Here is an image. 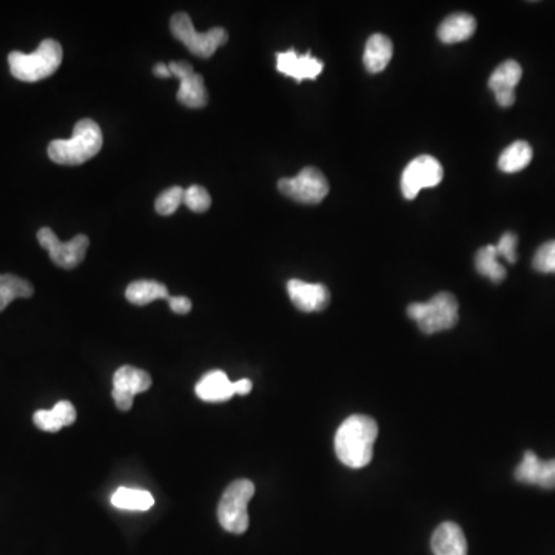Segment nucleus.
I'll use <instances>...</instances> for the list:
<instances>
[{"mask_svg": "<svg viewBox=\"0 0 555 555\" xmlns=\"http://www.w3.org/2000/svg\"><path fill=\"white\" fill-rule=\"evenodd\" d=\"M378 437V424L367 415L347 418L335 435V452L347 468L361 469L374 458V444Z\"/></svg>", "mask_w": 555, "mask_h": 555, "instance_id": "1", "label": "nucleus"}, {"mask_svg": "<svg viewBox=\"0 0 555 555\" xmlns=\"http://www.w3.org/2000/svg\"><path fill=\"white\" fill-rule=\"evenodd\" d=\"M104 144L101 127L91 119H81L74 125L70 139H54L48 145L51 161L61 165H81L95 158Z\"/></svg>", "mask_w": 555, "mask_h": 555, "instance_id": "2", "label": "nucleus"}, {"mask_svg": "<svg viewBox=\"0 0 555 555\" xmlns=\"http://www.w3.org/2000/svg\"><path fill=\"white\" fill-rule=\"evenodd\" d=\"M64 51L61 44L54 39H45L42 44L27 54L22 51H11L8 54V64L10 71L17 81L39 82L56 73L62 64Z\"/></svg>", "mask_w": 555, "mask_h": 555, "instance_id": "3", "label": "nucleus"}, {"mask_svg": "<svg viewBox=\"0 0 555 555\" xmlns=\"http://www.w3.org/2000/svg\"><path fill=\"white\" fill-rule=\"evenodd\" d=\"M407 315L420 327L421 332H443L458 323V301L452 293L441 292L428 303H414L407 307Z\"/></svg>", "mask_w": 555, "mask_h": 555, "instance_id": "4", "label": "nucleus"}, {"mask_svg": "<svg viewBox=\"0 0 555 555\" xmlns=\"http://www.w3.org/2000/svg\"><path fill=\"white\" fill-rule=\"evenodd\" d=\"M255 495V485L250 480H236L227 486L218 505V522L232 534H244L249 529L250 500Z\"/></svg>", "mask_w": 555, "mask_h": 555, "instance_id": "5", "label": "nucleus"}, {"mask_svg": "<svg viewBox=\"0 0 555 555\" xmlns=\"http://www.w3.org/2000/svg\"><path fill=\"white\" fill-rule=\"evenodd\" d=\"M170 30L175 39L189 48L190 53L202 59L212 58L213 53L229 41V34L224 28H212L207 33H198L187 13H176L170 19Z\"/></svg>", "mask_w": 555, "mask_h": 555, "instance_id": "6", "label": "nucleus"}, {"mask_svg": "<svg viewBox=\"0 0 555 555\" xmlns=\"http://www.w3.org/2000/svg\"><path fill=\"white\" fill-rule=\"evenodd\" d=\"M278 190L287 198L301 204H320L329 193L326 176L315 169L306 167L295 178H283L278 182Z\"/></svg>", "mask_w": 555, "mask_h": 555, "instance_id": "7", "label": "nucleus"}, {"mask_svg": "<svg viewBox=\"0 0 555 555\" xmlns=\"http://www.w3.org/2000/svg\"><path fill=\"white\" fill-rule=\"evenodd\" d=\"M37 241L47 250L56 266L67 270L76 269L84 261L90 246V239L85 235L74 236L68 243H62L50 227L37 232Z\"/></svg>", "mask_w": 555, "mask_h": 555, "instance_id": "8", "label": "nucleus"}, {"mask_svg": "<svg viewBox=\"0 0 555 555\" xmlns=\"http://www.w3.org/2000/svg\"><path fill=\"white\" fill-rule=\"evenodd\" d=\"M443 179V167L429 155L418 156L404 169L401 176V192L406 199L417 198L423 189L435 187Z\"/></svg>", "mask_w": 555, "mask_h": 555, "instance_id": "9", "label": "nucleus"}, {"mask_svg": "<svg viewBox=\"0 0 555 555\" xmlns=\"http://www.w3.org/2000/svg\"><path fill=\"white\" fill-rule=\"evenodd\" d=\"M152 387V377L145 370L135 366L119 367L113 377V400L121 411L132 409L136 395L147 392Z\"/></svg>", "mask_w": 555, "mask_h": 555, "instance_id": "10", "label": "nucleus"}, {"mask_svg": "<svg viewBox=\"0 0 555 555\" xmlns=\"http://www.w3.org/2000/svg\"><path fill=\"white\" fill-rule=\"evenodd\" d=\"M170 73L179 79L178 102L184 107L202 108L209 104V93L201 74L193 70L192 64L175 61L169 64Z\"/></svg>", "mask_w": 555, "mask_h": 555, "instance_id": "11", "label": "nucleus"}, {"mask_svg": "<svg viewBox=\"0 0 555 555\" xmlns=\"http://www.w3.org/2000/svg\"><path fill=\"white\" fill-rule=\"evenodd\" d=\"M515 480L523 485L539 486L543 489L555 488V458L540 460L532 451H526L522 463L515 469Z\"/></svg>", "mask_w": 555, "mask_h": 555, "instance_id": "12", "label": "nucleus"}, {"mask_svg": "<svg viewBox=\"0 0 555 555\" xmlns=\"http://www.w3.org/2000/svg\"><path fill=\"white\" fill-rule=\"evenodd\" d=\"M324 64L312 54H298L295 50L276 54V70L286 74L296 82L317 79L323 73Z\"/></svg>", "mask_w": 555, "mask_h": 555, "instance_id": "13", "label": "nucleus"}, {"mask_svg": "<svg viewBox=\"0 0 555 555\" xmlns=\"http://www.w3.org/2000/svg\"><path fill=\"white\" fill-rule=\"evenodd\" d=\"M522 65L515 61H506L495 68L489 78V88L494 91L498 105L512 107L515 102V87L522 81Z\"/></svg>", "mask_w": 555, "mask_h": 555, "instance_id": "14", "label": "nucleus"}, {"mask_svg": "<svg viewBox=\"0 0 555 555\" xmlns=\"http://www.w3.org/2000/svg\"><path fill=\"white\" fill-rule=\"evenodd\" d=\"M287 292H289L293 306L301 312H321L329 306L330 292L324 284L290 280L287 283Z\"/></svg>", "mask_w": 555, "mask_h": 555, "instance_id": "15", "label": "nucleus"}, {"mask_svg": "<svg viewBox=\"0 0 555 555\" xmlns=\"http://www.w3.org/2000/svg\"><path fill=\"white\" fill-rule=\"evenodd\" d=\"M431 546L435 555H468L465 532L451 522L441 523L435 529Z\"/></svg>", "mask_w": 555, "mask_h": 555, "instance_id": "16", "label": "nucleus"}, {"mask_svg": "<svg viewBox=\"0 0 555 555\" xmlns=\"http://www.w3.org/2000/svg\"><path fill=\"white\" fill-rule=\"evenodd\" d=\"M195 394L198 395L199 400L206 403H222V401H229L235 395V391L226 372L212 370L196 384Z\"/></svg>", "mask_w": 555, "mask_h": 555, "instance_id": "17", "label": "nucleus"}, {"mask_svg": "<svg viewBox=\"0 0 555 555\" xmlns=\"http://www.w3.org/2000/svg\"><path fill=\"white\" fill-rule=\"evenodd\" d=\"M475 28H477V22L471 14H451L438 27V39L443 44L465 42L468 41L469 37L474 36Z\"/></svg>", "mask_w": 555, "mask_h": 555, "instance_id": "18", "label": "nucleus"}, {"mask_svg": "<svg viewBox=\"0 0 555 555\" xmlns=\"http://www.w3.org/2000/svg\"><path fill=\"white\" fill-rule=\"evenodd\" d=\"M392 54L394 47L391 39L384 34H374L367 39L363 56L364 67L369 73H381L391 62Z\"/></svg>", "mask_w": 555, "mask_h": 555, "instance_id": "19", "label": "nucleus"}, {"mask_svg": "<svg viewBox=\"0 0 555 555\" xmlns=\"http://www.w3.org/2000/svg\"><path fill=\"white\" fill-rule=\"evenodd\" d=\"M76 417V409L70 401H59L51 411H37L33 421L41 431L59 432L65 426H71Z\"/></svg>", "mask_w": 555, "mask_h": 555, "instance_id": "20", "label": "nucleus"}, {"mask_svg": "<svg viewBox=\"0 0 555 555\" xmlns=\"http://www.w3.org/2000/svg\"><path fill=\"white\" fill-rule=\"evenodd\" d=\"M125 298L135 306H147L156 300H169L170 293L169 289L158 281L139 280L127 287Z\"/></svg>", "mask_w": 555, "mask_h": 555, "instance_id": "21", "label": "nucleus"}, {"mask_svg": "<svg viewBox=\"0 0 555 555\" xmlns=\"http://www.w3.org/2000/svg\"><path fill=\"white\" fill-rule=\"evenodd\" d=\"M532 161V147L526 141H515L498 158V169L505 173H517L526 169Z\"/></svg>", "mask_w": 555, "mask_h": 555, "instance_id": "22", "label": "nucleus"}, {"mask_svg": "<svg viewBox=\"0 0 555 555\" xmlns=\"http://www.w3.org/2000/svg\"><path fill=\"white\" fill-rule=\"evenodd\" d=\"M111 505L124 511H148L155 505V498L148 491L133 488L116 489L111 495Z\"/></svg>", "mask_w": 555, "mask_h": 555, "instance_id": "23", "label": "nucleus"}, {"mask_svg": "<svg viewBox=\"0 0 555 555\" xmlns=\"http://www.w3.org/2000/svg\"><path fill=\"white\" fill-rule=\"evenodd\" d=\"M34 295L33 284L21 276L0 275V312L7 309L8 304L16 298H30Z\"/></svg>", "mask_w": 555, "mask_h": 555, "instance_id": "24", "label": "nucleus"}, {"mask_svg": "<svg viewBox=\"0 0 555 555\" xmlns=\"http://www.w3.org/2000/svg\"><path fill=\"white\" fill-rule=\"evenodd\" d=\"M475 267L480 275L486 276L492 283H502L506 278V269L498 261L497 247L485 246L475 255Z\"/></svg>", "mask_w": 555, "mask_h": 555, "instance_id": "25", "label": "nucleus"}, {"mask_svg": "<svg viewBox=\"0 0 555 555\" xmlns=\"http://www.w3.org/2000/svg\"><path fill=\"white\" fill-rule=\"evenodd\" d=\"M184 192L185 190L178 187V185H176V187H170V189L162 192L161 195L156 198V212L162 216L173 215V213L178 210V207L181 206L182 202H184Z\"/></svg>", "mask_w": 555, "mask_h": 555, "instance_id": "26", "label": "nucleus"}, {"mask_svg": "<svg viewBox=\"0 0 555 555\" xmlns=\"http://www.w3.org/2000/svg\"><path fill=\"white\" fill-rule=\"evenodd\" d=\"M184 204L189 207L192 212L204 213L212 206V198L201 185H192L184 192Z\"/></svg>", "mask_w": 555, "mask_h": 555, "instance_id": "27", "label": "nucleus"}, {"mask_svg": "<svg viewBox=\"0 0 555 555\" xmlns=\"http://www.w3.org/2000/svg\"><path fill=\"white\" fill-rule=\"evenodd\" d=\"M532 266L540 273H555V239L539 247L532 259Z\"/></svg>", "mask_w": 555, "mask_h": 555, "instance_id": "28", "label": "nucleus"}, {"mask_svg": "<svg viewBox=\"0 0 555 555\" xmlns=\"http://www.w3.org/2000/svg\"><path fill=\"white\" fill-rule=\"evenodd\" d=\"M517 241V236L514 233L506 232L495 246L497 247L498 256H502L508 263L514 264L517 261Z\"/></svg>", "mask_w": 555, "mask_h": 555, "instance_id": "29", "label": "nucleus"}, {"mask_svg": "<svg viewBox=\"0 0 555 555\" xmlns=\"http://www.w3.org/2000/svg\"><path fill=\"white\" fill-rule=\"evenodd\" d=\"M170 309L178 315H187L192 310V301L187 296H170L169 300Z\"/></svg>", "mask_w": 555, "mask_h": 555, "instance_id": "30", "label": "nucleus"}, {"mask_svg": "<svg viewBox=\"0 0 555 555\" xmlns=\"http://www.w3.org/2000/svg\"><path fill=\"white\" fill-rule=\"evenodd\" d=\"M252 381L247 380V378H243V380H238L233 383V391H235V395H249L250 391H252Z\"/></svg>", "mask_w": 555, "mask_h": 555, "instance_id": "31", "label": "nucleus"}, {"mask_svg": "<svg viewBox=\"0 0 555 555\" xmlns=\"http://www.w3.org/2000/svg\"><path fill=\"white\" fill-rule=\"evenodd\" d=\"M153 73H155L158 78L164 79L170 78V76H172V73H170L169 65L165 64H156L155 68H153Z\"/></svg>", "mask_w": 555, "mask_h": 555, "instance_id": "32", "label": "nucleus"}]
</instances>
